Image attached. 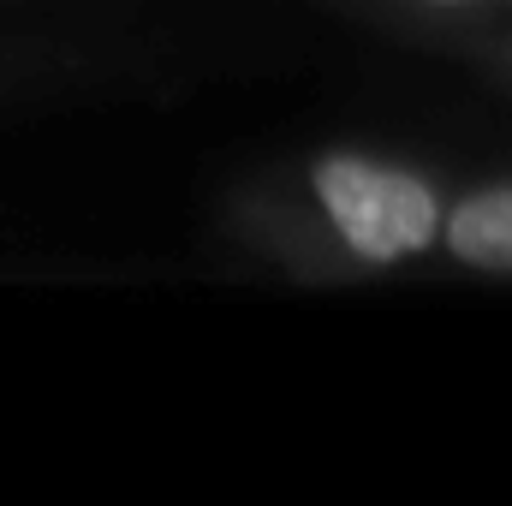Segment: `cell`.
I'll use <instances>...</instances> for the list:
<instances>
[{
    "label": "cell",
    "instance_id": "5b68a950",
    "mask_svg": "<svg viewBox=\"0 0 512 506\" xmlns=\"http://www.w3.org/2000/svg\"><path fill=\"white\" fill-rule=\"evenodd\" d=\"M0 6H6V0H0Z\"/></svg>",
    "mask_w": 512,
    "mask_h": 506
},
{
    "label": "cell",
    "instance_id": "277c9868",
    "mask_svg": "<svg viewBox=\"0 0 512 506\" xmlns=\"http://www.w3.org/2000/svg\"><path fill=\"white\" fill-rule=\"evenodd\" d=\"M465 54H477V66H489L501 84H512V24L489 30V36H477V42H465Z\"/></svg>",
    "mask_w": 512,
    "mask_h": 506
},
{
    "label": "cell",
    "instance_id": "6da1fadb",
    "mask_svg": "<svg viewBox=\"0 0 512 506\" xmlns=\"http://www.w3.org/2000/svg\"><path fill=\"white\" fill-rule=\"evenodd\" d=\"M447 197L441 173L411 155L322 143L239 173L215 203V233L280 280L352 286L441 256Z\"/></svg>",
    "mask_w": 512,
    "mask_h": 506
},
{
    "label": "cell",
    "instance_id": "7a4b0ae2",
    "mask_svg": "<svg viewBox=\"0 0 512 506\" xmlns=\"http://www.w3.org/2000/svg\"><path fill=\"white\" fill-rule=\"evenodd\" d=\"M441 256L459 274L512 280V179H477L447 197Z\"/></svg>",
    "mask_w": 512,
    "mask_h": 506
},
{
    "label": "cell",
    "instance_id": "3957f363",
    "mask_svg": "<svg viewBox=\"0 0 512 506\" xmlns=\"http://www.w3.org/2000/svg\"><path fill=\"white\" fill-rule=\"evenodd\" d=\"M340 6L376 24H393V30H411V36L459 42V48L512 24V0H340Z\"/></svg>",
    "mask_w": 512,
    "mask_h": 506
}]
</instances>
